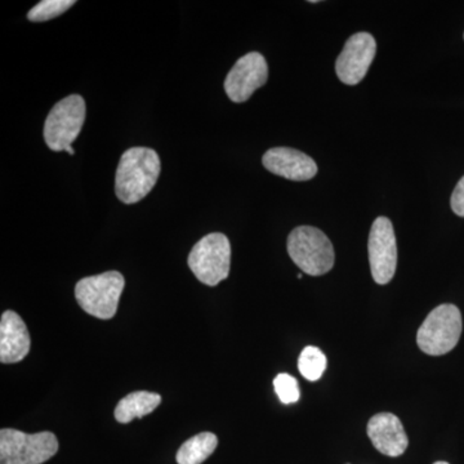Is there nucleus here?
Wrapping results in <instances>:
<instances>
[{"label": "nucleus", "mask_w": 464, "mask_h": 464, "mask_svg": "<svg viewBox=\"0 0 464 464\" xmlns=\"http://www.w3.org/2000/svg\"><path fill=\"white\" fill-rule=\"evenodd\" d=\"M326 365H328V360L320 348L308 346L299 355V373L304 375L307 381H319L325 372Z\"/></svg>", "instance_id": "dca6fc26"}, {"label": "nucleus", "mask_w": 464, "mask_h": 464, "mask_svg": "<svg viewBox=\"0 0 464 464\" xmlns=\"http://www.w3.org/2000/svg\"><path fill=\"white\" fill-rule=\"evenodd\" d=\"M125 280L118 271L84 277L75 285V298L88 315L110 320L118 311Z\"/></svg>", "instance_id": "7ed1b4c3"}, {"label": "nucleus", "mask_w": 464, "mask_h": 464, "mask_svg": "<svg viewBox=\"0 0 464 464\" xmlns=\"http://www.w3.org/2000/svg\"><path fill=\"white\" fill-rule=\"evenodd\" d=\"M451 209L457 216L464 217V176L459 179L453 195H451Z\"/></svg>", "instance_id": "6ab92c4d"}, {"label": "nucleus", "mask_w": 464, "mask_h": 464, "mask_svg": "<svg viewBox=\"0 0 464 464\" xmlns=\"http://www.w3.org/2000/svg\"><path fill=\"white\" fill-rule=\"evenodd\" d=\"M377 43L371 34H353L344 44L335 63V72L342 83L359 84L373 63Z\"/></svg>", "instance_id": "9d476101"}, {"label": "nucleus", "mask_w": 464, "mask_h": 464, "mask_svg": "<svg viewBox=\"0 0 464 464\" xmlns=\"http://www.w3.org/2000/svg\"><path fill=\"white\" fill-rule=\"evenodd\" d=\"M262 163L268 172L290 181H308L317 174L314 159L295 149H270L262 158Z\"/></svg>", "instance_id": "9b49d317"}, {"label": "nucleus", "mask_w": 464, "mask_h": 464, "mask_svg": "<svg viewBox=\"0 0 464 464\" xmlns=\"http://www.w3.org/2000/svg\"><path fill=\"white\" fill-rule=\"evenodd\" d=\"M29 331L26 324L14 311H5L0 320V362L16 364L30 353Z\"/></svg>", "instance_id": "ddd939ff"}, {"label": "nucleus", "mask_w": 464, "mask_h": 464, "mask_svg": "<svg viewBox=\"0 0 464 464\" xmlns=\"http://www.w3.org/2000/svg\"><path fill=\"white\" fill-rule=\"evenodd\" d=\"M58 440L52 432L0 431V464H43L56 456Z\"/></svg>", "instance_id": "423d86ee"}, {"label": "nucleus", "mask_w": 464, "mask_h": 464, "mask_svg": "<svg viewBox=\"0 0 464 464\" xmlns=\"http://www.w3.org/2000/svg\"><path fill=\"white\" fill-rule=\"evenodd\" d=\"M288 253L292 261L310 276H322L334 266V248L329 237L313 226H299L289 234Z\"/></svg>", "instance_id": "f03ea898"}, {"label": "nucleus", "mask_w": 464, "mask_h": 464, "mask_svg": "<svg viewBox=\"0 0 464 464\" xmlns=\"http://www.w3.org/2000/svg\"><path fill=\"white\" fill-rule=\"evenodd\" d=\"M347 464H350V463H347Z\"/></svg>", "instance_id": "4be33fe9"}, {"label": "nucleus", "mask_w": 464, "mask_h": 464, "mask_svg": "<svg viewBox=\"0 0 464 464\" xmlns=\"http://www.w3.org/2000/svg\"><path fill=\"white\" fill-rule=\"evenodd\" d=\"M366 432L374 448L384 456L392 458L402 456L409 447V439L404 426L395 414L374 415L369 420Z\"/></svg>", "instance_id": "f8f14e48"}, {"label": "nucleus", "mask_w": 464, "mask_h": 464, "mask_svg": "<svg viewBox=\"0 0 464 464\" xmlns=\"http://www.w3.org/2000/svg\"><path fill=\"white\" fill-rule=\"evenodd\" d=\"M161 163L158 152L149 148H132L121 155L115 176V194L124 204H136L157 185Z\"/></svg>", "instance_id": "f257e3e1"}, {"label": "nucleus", "mask_w": 464, "mask_h": 464, "mask_svg": "<svg viewBox=\"0 0 464 464\" xmlns=\"http://www.w3.org/2000/svg\"><path fill=\"white\" fill-rule=\"evenodd\" d=\"M275 392L279 396L283 404L289 405L297 402L301 392H299L298 382L290 374H277L274 380Z\"/></svg>", "instance_id": "a211bd4d"}, {"label": "nucleus", "mask_w": 464, "mask_h": 464, "mask_svg": "<svg viewBox=\"0 0 464 464\" xmlns=\"http://www.w3.org/2000/svg\"><path fill=\"white\" fill-rule=\"evenodd\" d=\"M188 264L200 283L218 285L230 274V240L221 232L207 235L191 249Z\"/></svg>", "instance_id": "39448f33"}, {"label": "nucleus", "mask_w": 464, "mask_h": 464, "mask_svg": "<svg viewBox=\"0 0 464 464\" xmlns=\"http://www.w3.org/2000/svg\"><path fill=\"white\" fill-rule=\"evenodd\" d=\"M218 439L215 433L201 432L188 439L177 453L179 464H201L215 453Z\"/></svg>", "instance_id": "2eb2a0df"}, {"label": "nucleus", "mask_w": 464, "mask_h": 464, "mask_svg": "<svg viewBox=\"0 0 464 464\" xmlns=\"http://www.w3.org/2000/svg\"><path fill=\"white\" fill-rule=\"evenodd\" d=\"M161 404V396L149 391H137L119 401L115 408V420L119 423H130L136 418L151 414Z\"/></svg>", "instance_id": "4468645a"}, {"label": "nucleus", "mask_w": 464, "mask_h": 464, "mask_svg": "<svg viewBox=\"0 0 464 464\" xmlns=\"http://www.w3.org/2000/svg\"><path fill=\"white\" fill-rule=\"evenodd\" d=\"M74 5V0H43L30 9L27 18L33 23H44L65 14Z\"/></svg>", "instance_id": "f3484780"}, {"label": "nucleus", "mask_w": 464, "mask_h": 464, "mask_svg": "<svg viewBox=\"0 0 464 464\" xmlns=\"http://www.w3.org/2000/svg\"><path fill=\"white\" fill-rule=\"evenodd\" d=\"M462 329L459 308L450 304H440L420 326L417 333L418 347L427 355H445L457 346Z\"/></svg>", "instance_id": "20e7f679"}, {"label": "nucleus", "mask_w": 464, "mask_h": 464, "mask_svg": "<svg viewBox=\"0 0 464 464\" xmlns=\"http://www.w3.org/2000/svg\"><path fill=\"white\" fill-rule=\"evenodd\" d=\"M85 101L72 94L53 106L45 119L44 141L52 151H65L78 139L85 121Z\"/></svg>", "instance_id": "0eeeda50"}, {"label": "nucleus", "mask_w": 464, "mask_h": 464, "mask_svg": "<svg viewBox=\"0 0 464 464\" xmlns=\"http://www.w3.org/2000/svg\"><path fill=\"white\" fill-rule=\"evenodd\" d=\"M433 464H449L448 462H436V463H433Z\"/></svg>", "instance_id": "412c9836"}, {"label": "nucleus", "mask_w": 464, "mask_h": 464, "mask_svg": "<svg viewBox=\"0 0 464 464\" xmlns=\"http://www.w3.org/2000/svg\"><path fill=\"white\" fill-rule=\"evenodd\" d=\"M267 78L268 67L265 57L258 52H250L240 57L226 76V94L232 102H246L266 84Z\"/></svg>", "instance_id": "1a4fd4ad"}, {"label": "nucleus", "mask_w": 464, "mask_h": 464, "mask_svg": "<svg viewBox=\"0 0 464 464\" xmlns=\"http://www.w3.org/2000/svg\"><path fill=\"white\" fill-rule=\"evenodd\" d=\"M65 151L67 152V154L69 155H75V150L72 149V146H69V148H67L65 150Z\"/></svg>", "instance_id": "aec40b11"}, {"label": "nucleus", "mask_w": 464, "mask_h": 464, "mask_svg": "<svg viewBox=\"0 0 464 464\" xmlns=\"http://www.w3.org/2000/svg\"><path fill=\"white\" fill-rule=\"evenodd\" d=\"M369 262L374 282L386 285L393 279L398 266L395 231L389 218L378 217L369 235Z\"/></svg>", "instance_id": "6e6552de"}]
</instances>
